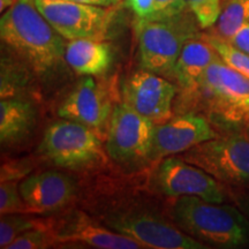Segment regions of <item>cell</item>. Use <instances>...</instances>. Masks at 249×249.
<instances>
[{"mask_svg": "<svg viewBox=\"0 0 249 249\" xmlns=\"http://www.w3.org/2000/svg\"><path fill=\"white\" fill-rule=\"evenodd\" d=\"M0 38L37 74L50 73L65 59V38L34 0H17L2 13Z\"/></svg>", "mask_w": 249, "mask_h": 249, "instance_id": "obj_1", "label": "cell"}, {"mask_svg": "<svg viewBox=\"0 0 249 249\" xmlns=\"http://www.w3.org/2000/svg\"><path fill=\"white\" fill-rule=\"evenodd\" d=\"M172 214L180 230L202 244L218 248H239L249 244L248 218L232 205L180 196L174 202Z\"/></svg>", "mask_w": 249, "mask_h": 249, "instance_id": "obj_2", "label": "cell"}, {"mask_svg": "<svg viewBox=\"0 0 249 249\" xmlns=\"http://www.w3.org/2000/svg\"><path fill=\"white\" fill-rule=\"evenodd\" d=\"M183 14L169 20H140L138 35L141 68L163 76L172 74L183 46L197 36L194 24Z\"/></svg>", "mask_w": 249, "mask_h": 249, "instance_id": "obj_3", "label": "cell"}, {"mask_svg": "<svg viewBox=\"0 0 249 249\" xmlns=\"http://www.w3.org/2000/svg\"><path fill=\"white\" fill-rule=\"evenodd\" d=\"M40 152L59 167L82 169L105 160L101 139L85 124L62 119L46 128Z\"/></svg>", "mask_w": 249, "mask_h": 249, "instance_id": "obj_4", "label": "cell"}, {"mask_svg": "<svg viewBox=\"0 0 249 249\" xmlns=\"http://www.w3.org/2000/svg\"><path fill=\"white\" fill-rule=\"evenodd\" d=\"M180 157L203 169L219 182L249 187V136L229 135L202 142Z\"/></svg>", "mask_w": 249, "mask_h": 249, "instance_id": "obj_5", "label": "cell"}, {"mask_svg": "<svg viewBox=\"0 0 249 249\" xmlns=\"http://www.w3.org/2000/svg\"><path fill=\"white\" fill-rule=\"evenodd\" d=\"M189 95L202 97L213 113L230 123H245L249 117V77L220 58L208 67L200 85Z\"/></svg>", "mask_w": 249, "mask_h": 249, "instance_id": "obj_6", "label": "cell"}, {"mask_svg": "<svg viewBox=\"0 0 249 249\" xmlns=\"http://www.w3.org/2000/svg\"><path fill=\"white\" fill-rule=\"evenodd\" d=\"M105 226L129 236L142 248L203 249L201 241L192 238L178 226L154 213L141 210L116 211L104 218Z\"/></svg>", "mask_w": 249, "mask_h": 249, "instance_id": "obj_7", "label": "cell"}, {"mask_svg": "<svg viewBox=\"0 0 249 249\" xmlns=\"http://www.w3.org/2000/svg\"><path fill=\"white\" fill-rule=\"evenodd\" d=\"M39 12L65 39L107 38L114 9L71 0H34Z\"/></svg>", "mask_w": 249, "mask_h": 249, "instance_id": "obj_8", "label": "cell"}, {"mask_svg": "<svg viewBox=\"0 0 249 249\" xmlns=\"http://www.w3.org/2000/svg\"><path fill=\"white\" fill-rule=\"evenodd\" d=\"M155 124L126 103L116 105L108 124L107 151L118 163L150 158Z\"/></svg>", "mask_w": 249, "mask_h": 249, "instance_id": "obj_9", "label": "cell"}, {"mask_svg": "<svg viewBox=\"0 0 249 249\" xmlns=\"http://www.w3.org/2000/svg\"><path fill=\"white\" fill-rule=\"evenodd\" d=\"M157 182L170 197L196 196L213 203H224L226 197L222 182L177 156L164 158L157 171Z\"/></svg>", "mask_w": 249, "mask_h": 249, "instance_id": "obj_10", "label": "cell"}, {"mask_svg": "<svg viewBox=\"0 0 249 249\" xmlns=\"http://www.w3.org/2000/svg\"><path fill=\"white\" fill-rule=\"evenodd\" d=\"M177 88L163 75L142 70L134 73L124 86V102L155 124L172 118Z\"/></svg>", "mask_w": 249, "mask_h": 249, "instance_id": "obj_11", "label": "cell"}, {"mask_svg": "<svg viewBox=\"0 0 249 249\" xmlns=\"http://www.w3.org/2000/svg\"><path fill=\"white\" fill-rule=\"evenodd\" d=\"M216 130L201 114L185 113L155 124L149 160L183 154L202 142L217 138Z\"/></svg>", "mask_w": 249, "mask_h": 249, "instance_id": "obj_12", "label": "cell"}, {"mask_svg": "<svg viewBox=\"0 0 249 249\" xmlns=\"http://www.w3.org/2000/svg\"><path fill=\"white\" fill-rule=\"evenodd\" d=\"M112 111L105 89L92 77L87 76L61 103L58 114L61 119L75 121L97 132L104 128Z\"/></svg>", "mask_w": 249, "mask_h": 249, "instance_id": "obj_13", "label": "cell"}, {"mask_svg": "<svg viewBox=\"0 0 249 249\" xmlns=\"http://www.w3.org/2000/svg\"><path fill=\"white\" fill-rule=\"evenodd\" d=\"M30 213H44L66 207L75 194V185L67 174L55 171L34 173L18 185Z\"/></svg>", "mask_w": 249, "mask_h": 249, "instance_id": "obj_14", "label": "cell"}, {"mask_svg": "<svg viewBox=\"0 0 249 249\" xmlns=\"http://www.w3.org/2000/svg\"><path fill=\"white\" fill-rule=\"evenodd\" d=\"M55 245H85L99 249H140L129 236L102 226L82 213H75L59 226H52Z\"/></svg>", "mask_w": 249, "mask_h": 249, "instance_id": "obj_15", "label": "cell"}, {"mask_svg": "<svg viewBox=\"0 0 249 249\" xmlns=\"http://www.w3.org/2000/svg\"><path fill=\"white\" fill-rule=\"evenodd\" d=\"M217 59L219 55L204 36H195L183 46L171 75L187 92L192 93L200 85L208 67Z\"/></svg>", "mask_w": 249, "mask_h": 249, "instance_id": "obj_16", "label": "cell"}, {"mask_svg": "<svg viewBox=\"0 0 249 249\" xmlns=\"http://www.w3.org/2000/svg\"><path fill=\"white\" fill-rule=\"evenodd\" d=\"M65 61L79 75H101L111 66V46L97 39L70 40L65 50Z\"/></svg>", "mask_w": 249, "mask_h": 249, "instance_id": "obj_17", "label": "cell"}, {"mask_svg": "<svg viewBox=\"0 0 249 249\" xmlns=\"http://www.w3.org/2000/svg\"><path fill=\"white\" fill-rule=\"evenodd\" d=\"M36 124V111L29 102L5 98L0 102V141L2 144L26 139Z\"/></svg>", "mask_w": 249, "mask_h": 249, "instance_id": "obj_18", "label": "cell"}, {"mask_svg": "<svg viewBox=\"0 0 249 249\" xmlns=\"http://www.w3.org/2000/svg\"><path fill=\"white\" fill-rule=\"evenodd\" d=\"M249 22V0H225L214 26V35L227 42Z\"/></svg>", "mask_w": 249, "mask_h": 249, "instance_id": "obj_19", "label": "cell"}, {"mask_svg": "<svg viewBox=\"0 0 249 249\" xmlns=\"http://www.w3.org/2000/svg\"><path fill=\"white\" fill-rule=\"evenodd\" d=\"M49 223L27 213H6L0 218V248L7 249L18 235L37 227H50Z\"/></svg>", "mask_w": 249, "mask_h": 249, "instance_id": "obj_20", "label": "cell"}, {"mask_svg": "<svg viewBox=\"0 0 249 249\" xmlns=\"http://www.w3.org/2000/svg\"><path fill=\"white\" fill-rule=\"evenodd\" d=\"M204 38L213 45L219 58L239 73L249 77V54L235 48L232 43L219 38L216 35H203Z\"/></svg>", "mask_w": 249, "mask_h": 249, "instance_id": "obj_21", "label": "cell"}, {"mask_svg": "<svg viewBox=\"0 0 249 249\" xmlns=\"http://www.w3.org/2000/svg\"><path fill=\"white\" fill-rule=\"evenodd\" d=\"M52 226L37 227L18 235L7 249H44L55 245Z\"/></svg>", "mask_w": 249, "mask_h": 249, "instance_id": "obj_22", "label": "cell"}, {"mask_svg": "<svg viewBox=\"0 0 249 249\" xmlns=\"http://www.w3.org/2000/svg\"><path fill=\"white\" fill-rule=\"evenodd\" d=\"M201 28L216 24L223 7V0H186Z\"/></svg>", "mask_w": 249, "mask_h": 249, "instance_id": "obj_23", "label": "cell"}, {"mask_svg": "<svg viewBox=\"0 0 249 249\" xmlns=\"http://www.w3.org/2000/svg\"><path fill=\"white\" fill-rule=\"evenodd\" d=\"M0 213H29L18 181H1L0 183Z\"/></svg>", "mask_w": 249, "mask_h": 249, "instance_id": "obj_24", "label": "cell"}, {"mask_svg": "<svg viewBox=\"0 0 249 249\" xmlns=\"http://www.w3.org/2000/svg\"><path fill=\"white\" fill-rule=\"evenodd\" d=\"M186 0H152L150 17L145 20H169L180 17L186 12Z\"/></svg>", "mask_w": 249, "mask_h": 249, "instance_id": "obj_25", "label": "cell"}, {"mask_svg": "<svg viewBox=\"0 0 249 249\" xmlns=\"http://www.w3.org/2000/svg\"><path fill=\"white\" fill-rule=\"evenodd\" d=\"M31 167L22 161H7L1 166V181H18L24 179Z\"/></svg>", "mask_w": 249, "mask_h": 249, "instance_id": "obj_26", "label": "cell"}, {"mask_svg": "<svg viewBox=\"0 0 249 249\" xmlns=\"http://www.w3.org/2000/svg\"><path fill=\"white\" fill-rule=\"evenodd\" d=\"M126 5L132 9L139 20H145L150 17L152 11V0H127Z\"/></svg>", "mask_w": 249, "mask_h": 249, "instance_id": "obj_27", "label": "cell"}, {"mask_svg": "<svg viewBox=\"0 0 249 249\" xmlns=\"http://www.w3.org/2000/svg\"><path fill=\"white\" fill-rule=\"evenodd\" d=\"M230 43H232L235 48L240 49L241 51H244L247 54H249V22L247 24H245V26L232 37Z\"/></svg>", "mask_w": 249, "mask_h": 249, "instance_id": "obj_28", "label": "cell"}, {"mask_svg": "<svg viewBox=\"0 0 249 249\" xmlns=\"http://www.w3.org/2000/svg\"><path fill=\"white\" fill-rule=\"evenodd\" d=\"M71 1L81 2V4L92 5V6H101V7H111L114 5L112 0H71Z\"/></svg>", "mask_w": 249, "mask_h": 249, "instance_id": "obj_29", "label": "cell"}, {"mask_svg": "<svg viewBox=\"0 0 249 249\" xmlns=\"http://www.w3.org/2000/svg\"><path fill=\"white\" fill-rule=\"evenodd\" d=\"M239 205H240V210L244 213L245 216L247 217L249 220V195H246L244 197H241L240 202H239Z\"/></svg>", "mask_w": 249, "mask_h": 249, "instance_id": "obj_30", "label": "cell"}, {"mask_svg": "<svg viewBox=\"0 0 249 249\" xmlns=\"http://www.w3.org/2000/svg\"><path fill=\"white\" fill-rule=\"evenodd\" d=\"M245 124H246V132H247V135L249 136V117L245 120Z\"/></svg>", "mask_w": 249, "mask_h": 249, "instance_id": "obj_31", "label": "cell"}, {"mask_svg": "<svg viewBox=\"0 0 249 249\" xmlns=\"http://www.w3.org/2000/svg\"><path fill=\"white\" fill-rule=\"evenodd\" d=\"M112 1H113V2H114V4H117V2H119V1H120V0H112Z\"/></svg>", "mask_w": 249, "mask_h": 249, "instance_id": "obj_32", "label": "cell"}, {"mask_svg": "<svg viewBox=\"0 0 249 249\" xmlns=\"http://www.w3.org/2000/svg\"><path fill=\"white\" fill-rule=\"evenodd\" d=\"M223 1H225V0H223Z\"/></svg>", "mask_w": 249, "mask_h": 249, "instance_id": "obj_33", "label": "cell"}]
</instances>
